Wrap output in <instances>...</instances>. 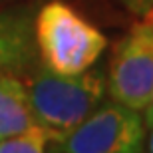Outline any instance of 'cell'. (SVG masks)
I'll use <instances>...</instances> for the list:
<instances>
[{"mask_svg": "<svg viewBox=\"0 0 153 153\" xmlns=\"http://www.w3.org/2000/svg\"><path fill=\"white\" fill-rule=\"evenodd\" d=\"M26 90L34 123L48 141L60 143L100 105L105 94V78L102 72L90 70L64 76L42 68Z\"/></svg>", "mask_w": 153, "mask_h": 153, "instance_id": "6da1fadb", "label": "cell"}, {"mask_svg": "<svg viewBox=\"0 0 153 153\" xmlns=\"http://www.w3.org/2000/svg\"><path fill=\"white\" fill-rule=\"evenodd\" d=\"M36 52L54 74H82L103 54L108 38L62 0L44 4L34 16Z\"/></svg>", "mask_w": 153, "mask_h": 153, "instance_id": "7a4b0ae2", "label": "cell"}, {"mask_svg": "<svg viewBox=\"0 0 153 153\" xmlns=\"http://www.w3.org/2000/svg\"><path fill=\"white\" fill-rule=\"evenodd\" d=\"M145 125L137 109L117 102L96 108L58 143L62 153H143Z\"/></svg>", "mask_w": 153, "mask_h": 153, "instance_id": "3957f363", "label": "cell"}, {"mask_svg": "<svg viewBox=\"0 0 153 153\" xmlns=\"http://www.w3.org/2000/svg\"><path fill=\"white\" fill-rule=\"evenodd\" d=\"M108 91L114 102L141 111L153 94V38L145 24H135L117 44L109 64Z\"/></svg>", "mask_w": 153, "mask_h": 153, "instance_id": "277c9868", "label": "cell"}, {"mask_svg": "<svg viewBox=\"0 0 153 153\" xmlns=\"http://www.w3.org/2000/svg\"><path fill=\"white\" fill-rule=\"evenodd\" d=\"M34 12L12 8L0 12V76H18L36 60Z\"/></svg>", "mask_w": 153, "mask_h": 153, "instance_id": "5b68a950", "label": "cell"}, {"mask_svg": "<svg viewBox=\"0 0 153 153\" xmlns=\"http://www.w3.org/2000/svg\"><path fill=\"white\" fill-rule=\"evenodd\" d=\"M34 125L26 84L16 76H0V141Z\"/></svg>", "mask_w": 153, "mask_h": 153, "instance_id": "8992f818", "label": "cell"}, {"mask_svg": "<svg viewBox=\"0 0 153 153\" xmlns=\"http://www.w3.org/2000/svg\"><path fill=\"white\" fill-rule=\"evenodd\" d=\"M48 137L38 125L30 127L20 135L0 141V153H46Z\"/></svg>", "mask_w": 153, "mask_h": 153, "instance_id": "52a82bcc", "label": "cell"}, {"mask_svg": "<svg viewBox=\"0 0 153 153\" xmlns=\"http://www.w3.org/2000/svg\"><path fill=\"white\" fill-rule=\"evenodd\" d=\"M131 12H135L139 16H143L145 12H149L153 8V0H121Z\"/></svg>", "mask_w": 153, "mask_h": 153, "instance_id": "ba28073f", "label": "cell"}, {"mask_svg": "<svg viewBox=\"0 0 153 153\" xmlns=\"http://www.w3.org/2000/svg\"><path fill=\"white\" fill-rule=\"evenodd\" d=\"M145 131H147V137H145V143H147V151L153 153V115H145Z\"/></svg>", "mask_w": 153, "mask_h": 153, "instance_id": "9c48e42d", "label": "cell"}, {"mask_svg": "<svg viewBox=\"0 0 153 153\" xmlns=\"http://www.w3.org/2000/svg\"><path fill=\"white\" fill-rule=\"evenodd\" d=\"M143 24H145V28L149 30V34H151V38H153V8L149 12H145L143 14V20H141Z\"/></svg>", "mask_w": 153, "mask_h": 153, "instance_id": "30bf717a", "label": "cell"}, {"mask_svg": "<svg viewBox=\"0 0 153 153\" xmlns=\"http://www.w3.org/2000/svg\"><path fill=\"white\" fill-rule=\"evenodd\" d=\"M145 115H153V94H151V100H149V103L145 105Z\"/></svg>", "mask_w": 153, "mask_h": 153, "instance_id": "8fae6325", "label": "cell"}, {"mask_svg": "<svg viewBox=\"0 0 153 153\" xmlns=\"http://www.w3.org/2000/svg\"><path fill=\"white\" fill-rule=\"evenodd\" d=\"M50 153H62V151H58V149H52V151Z\"/></svg>", "mask_w": 153, "mask_h": 153, "instance_id": "7c38bea8", "label": "cell"}, {"mask_svg": "<svg viewBox=\"0 0 153 153\" xmlns=\"http://www.w3.org/2000/svg\"><path fill=\"white\" fill-rule=\"evenodd\" d=\"M0 2H6V0H0Z\"/></svg>", "mask_w": 153, "mask_h": 153, "instance_id": "4fadbf2b", "label": "cell"}]
</instances>
